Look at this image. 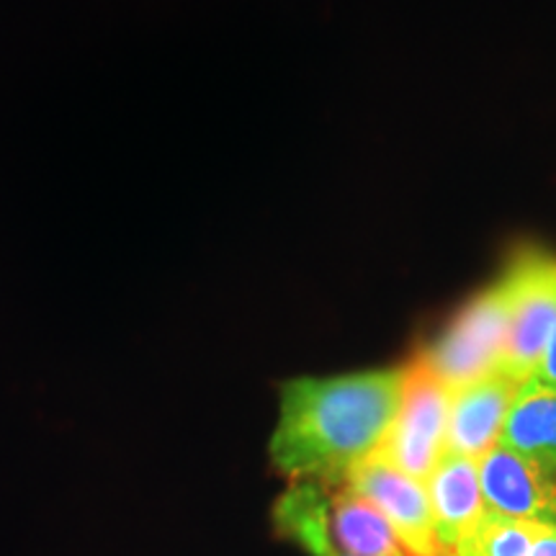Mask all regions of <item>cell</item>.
<instances>
[{
	"instance_id": "6da1fadb",
	"label": "cell",
	"mask_w": 556,
	"mask_h": 556,
	"mask_svg": "<svg viewBox=\"0 0 556 556\" xmlns=\"http://www.w3.org/2000/svg\"><path fill=\"white\" fill-rule=\"evenodd\" d=\"M405 377L407 366H394L287 381L268 441L274 467L291 482H343L384 443L405 397Z\"/></svg>"
},
{
	"instance_id": "7a4b0ae2",
	"label": "cell",
	"mask_w": 556,
	"mask_h": 556,
	"mask_svg": "<svg viewBox=\"0 0 556 556\" xmlns=\"http://www.w3.org/2000/svg\"><path fill=\"white\" fill-rule=\"evenodd\" d=\"M507 336V281L500 274L451 317L417 356L448 389L500 371Z\"/></svg>"
},
{
	"instance_id": "3957f363",
	"label": "cell",
	"mask_w": 556,
	"mask_h": 556,
	"mask_svg": "<svg viewBox=\"0 0 556 556\" xmlns=\"http://www.w3.org/2000/svg\"><path fill=\"white\" fill-rule=\"evenodd\" d=\"M507 336L500 374L526 384L556 328V255L528 248L505 266Z\"/></svg>"
},
{
	"instance_id": "277c9868",
	"label": "cell",
	"mask_w": 556,
	"mask_h": 556,
	"mask_svg": "<svg viewBox=\"0 0 556 556\" xmlns=\"http://www.w3.org/2000/svg\"><path fill=\"white\" fill-rule=\"evenodd\" d=\"M451 389L420 361L407 366L405 397L377 456L426 484L446 454V417Z\"/></svg>"
},
{
	"instance_id": "5b68a950",
	"label": "cell",
	"mask_w": 556,
	"mask_h": 556,
	"mask_svg": "<svg viewBox=\"0 0 556 556\" xmlns=\"http://www.w3.org/2000/svg\"><path fill=\"white\" fill-rule=\"evenodd\" d=\"M340 484L351 486L361 497H366L392 531L397 533L400 544L405 546L407 556H443L433 533V520H430V505L426 495V484L407 477L384 458L371 454L364 462L348 471Z\"/></svg>"
},
{
	"instance_id": "8992f818",
	"label": "cell",
	"mask_w": 556,
	"mask_h": 556,
	"mask_svg": "<svg viewBox=\"0 0 556 556\" xmlns=\"http://www.w3.org/2000/svg\"><path fill=\"white\" fill-rule=\"evenodd\" d=\"M477 467L490 516L556 526V477L552 471L500 443L479 458Z\"/></svg>"
},
{
	"instance_id": "52a82bcc",
	"label": "cell",
	"mask_w": 556,
	"mask_h": 556,
	"mask_svg": "<svg viewBox=\"0 0 556 556\" xmlns=\"http://www.w3.org/2000/svg\"><path fill=\"white\" fill-rule=\"evenodd\" d=\"M520 387V381L495 371L471 384L451 389L446 454L479 462L486 451L495 448Z\"/></svg>"
},
{
	"instance_id": "ba28073f",
	"label": "cell",
	"mask_w": 556,
	"mask_h": 556,
	"mask_svg": "<svg viewBox=\"0 0 556 556\" xmlns=\"http://www.w3.org/2000/svg\"><path fill=\"white\" fill-rule=\"evenodd\" d=\"M426 495L435 541L446 554H454L490 516L479 482V467L471 458L443 454L426 479Z\"/></svg>"
},
{
	"instance_id": "9c48e42d",
	"label": "cell",
	"mask_w": 556,
	"mask_h": 556,
	"mask_svg": "<svg viewBox=\"0 0 556 556\" xmlns=\"http://www.w3.org/2000/svg\"><path fill=\"white\" fill-rule=\"evenodd\" d=\"M500 446L518 451L556 477V387L528 379L507 413Z\"/></svg>"
},
{
	"instance_id": "30bf717a",
	"label": "cell",
	"mask_w": 556,
	"mask_h": 556,
	"mask_svg": "<svg viewBox=\"0 0 556 556\" xmlns=\"http://www.w3.org/2000/svg\"><path fill=\"white\" fill-rule=\"evenodd\" d=\"M328 503L332 544L340 552L348 556H407L387 518L351 486L336 484V492H328Z\"/></svg>"
},
{
	"instance_id": "8fae6325",
	"label": "cell",
	"mask_w": 556,
	"mask_h": 556,
	"mask_svg": "<svg viewBox=\"0 0 556 556\" xmlns=\"http://www.w3.org/2000/svg\"><path fill=\"white\" fill-rule=\"evenodd\" d=\"M274 528L278 536L309 556H348L332 544L328 490L315 482H294L276 500Z\"/></svg>"
},
{
	"instance_id": "7c38bea8",
	"label": "cell",
	"mask_w": 556,
	"mask_h": 556,
	"mask_svg": "<svg viewBox=\"0 0 556 556\" xmlns=\"http://www.w3.org/2000/svg\"><path fill=\"white\" fill-rule=\"evenodd\" d=\"M456 556H556V526L486 516Z\"/></svg>"
},
{
	"instance_id": "4fadbf2b",
	"label": "cell",
	"mask_w": 556,
	"mask_h": 556,
	"mask_svg": "<svg viewBox=\"0 0 556 556\" xmlns=\"http://www.w3.org/2000/svg\"><path fill=\"white\" fill-rule=\"evenodd\" d=\"M531 379L541 381V384L556 387V328H554V336H552V340H548V345L544 351V358H541L536 374H533Z\"/></svg>"
},
{
	"instance_id": "5bb4252c",
	"label": "cell",
	"mask_w": 556,
	"mask_h": 556,
	"mask_svg": "<svg viewBox=\"0 0 556 556\" xmlns=\"http://www.w3.org/2000/svg\"><path fill=\"white\" fill-rule=\"evenodd\" d=\"M443 556H456V554H443Z\"/></svg>"
}]
</instances>
